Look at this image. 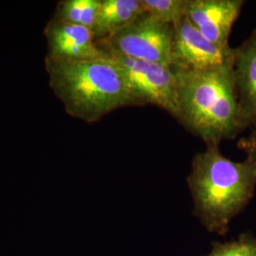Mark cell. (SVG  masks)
I'll return each instance as SVG.
<instances>
[{"label": "cell", "instance_id": "obj_12", "mask_svg": "<svg viewBox=\"0 0 256 256\" xmlns=\"http://www.w3.org/2000/svg\"><path fill=\"white\" fill-rule=\"evenodd\" d=\"M144 12L167 24H174L185 16L186 0H140Z\"/></svg>", "mask_w": 256, "mask_h": 256}, {"label": "cell", "instance_id": "obj_6", "mask_svg": "<svg viewBox=\"0 0 256 256\" xmlns=\"http://www.w3.org/2000/svg\"><path fill=\"white\" fill-rule=\"evenodd\" d=\"M173 27L174 70H200L234 62V48H222L212 43L186 16Z\"/></svg>", "mask_w": 256, "mask_h": 256}, {"label": "cell", "instance_id": "obj_1", "mask_svg": "<svg viewBox=\"0 0 256 256\" xmlns=\"http://www.w3.org/2000/svg\"><path fill=\"white\" fill-rule=\"evenodd\" d=\"M192 214L210 234L225 236L232 221L247 208L256 189V164L250 158L234 162L220 146H207L192 158L187 178Z\"/></svg>", "mask_w": 256, "mask_h": 256}, {"label": "cell", "instance_id": "obj_7", "mask_svg": "<svg viewBox=\"0 0 256 256\" xmlns=\"http://www.w3.org/2000/svg\"><path fill=\"white\" fill-rule=\"evenodd\" d=\"M246 1L186 0L185 16L212 43L230 48V36Z\"/></svg>", "mask_w": 256, "mask_h": 256}, {"label": "cell", "instance_id": "obj_9", "mask_svg": "<svg viewBox=\"0 0 256 256\" xmlns=\"http://www.w3.org/2000/svg\"><path fill=\"white\" fill-rule=\"evenodd\" d=\"M234 79L241 124L244 130L256 126V28L234 48Z\"/></svg>", "mask_w": 256, "mask_h": 256}, {"label": "cell", "instance_id": "obj_3", "mask_svg": "<svg viewBox=\"0 0 256 256\" xmlns=\"http://www.w3.org/2000/svg\"><path fill=\"white\" fill-rule=\"evenodd\" d=\"M50 84L68 115L94 124L113 111L138 106L119 64L106 57L66 60L48 55Z\"/></svg>", "mask_w": 256, "mask_h": 256}, {"label": "cell", "instance_id": "obj_4", "mask_svg": "<svg viewBox=\"0 0 256 256\" xmlns=\"http://www.w3.org/2000/svg\"><path fill=\"white\" fill-rule=\"evenodd\" d=\"M173 25L144 12L128 27L97 44L106 52L173 66Z\"/></svg>", "mask_w": 256, "mask_h": 256}, {"label": "cell", "instance_id": "obj_10", "mask_svg": "<svg viewBox=\"0 0 256 256\" xmlns=\"http://www.w3.org/2000/svg\"><path fill=\"white\" fill-rule=\"evenodd\" d=\"M144 12L140 0H101L93 28L96 42L106 40L128 27Z\"/></svg>", "mask_w": 256, "mask_h": 256}, {"label": "cell", "instance_id": "obj_14", "mask_svg": "<svg viewBox=\"0 0 256 256\" xmlns=\"http://www.w3.org/2000/svg\"><path fill=\"white\" fill-rule=\"evenodd\" d=\"M250 130V136L240 142V148L246 152L248 158L256 164V126Z\"/></svg>", "mask_w": 256, "mask_h": 256}, {"label": "cell", "instance_id": "obj_2", "mask_svg": "<svg viewBox=\"0 0 256 256\" xmlns=\"http://www.w3.org/2000/svg\"><path fill=\"white\" fill-rule=\"evenodd\" d=\"M232 66L234 62L200 70H174L176 120L206 146H220L244 131Z\"/></svg>", "mask_w": 256, "mask_h": 256}, {"label": "cell", "instance_id": "obj_11", "mask_svg": "<svg viewBox=\"0 0 256 256\" xmlns=\"http://www.w3.org/2000/svg\"><path fill=\"white\" fill-rule=\"evenodd\" d=\"M100 6L101 0H64L58 4L54 18L93 30Z\"/></svg>", "mask_w": 256, "mask_h": 256}, {"label": "cell", "instance_id": "obj_5", "mask_svg": "<svg viewBox=\"0 0 256 256\" xmlns=\"http://www.w3.org/2000/svg\"><path fill=\"white\" fill-rule=\"evenodd\" d=\"M106 54L119 64L138 106H154L176 120V75L172 66Z\"/></svg>", "mask_w": 256, "mask_h": 256}, {"label": "cell", "instance_id": "obj_8", "mask_svg": "<svg viewBox=\"0 0 256 256\" xmlns=\"http://www.w3.org/2000/svg\"><path fill=\"white\" fill-rule=\"evenodd\" d=\"M48 54L66 60H92L108 56L96 42L93 30L54 18L45 30Z\"/></svg>", "mask_w": 256, "mask_h": 256}, {"label": "cell", "instance_id": "obj_13", "mask_svg": "<svg viewBox=\"0 0 256 256\" xmlns=\"http://www.w3.org/2000/svg\"><path fill=\"white\" fill-rule=\"evenodd\" d=\"M204 256H256V234L245 232L228 242H214L212 250Z\"/></svg>", "mask_w": 256, "mask_h": 256}]
</instances>
